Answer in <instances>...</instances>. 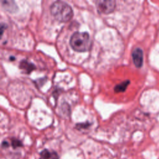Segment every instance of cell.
<instances>
[{
    "instance_id": "cell-9",
    "label": "cell",
    "mask_w": 159,
    "mask_h": 159,
    "mask_svg": "<svg viewBox=\"0 0 159 159\" xmlns=\"http://www.w3.org/2000/svg\"><path fill=\"white\" fill-rule=\"evenodd\" d=\"M11 145L14 149H16L17 147H22V143L21 141L17 139H11Z\"/></svg>"
},
{
    "instance_id": "cell-7",
    "label": "cell",
    "mask_w": 159,
    "mask_h": 159,
    "mask_svg": "<svg viewBox=\"0 0 159 159\" xmlns=\"http://www.w3.org/2000/svg\"><path fill=\"white\" fill-rule=\"evenodd\" d=\"M2 5L6 11L10 13H14L17 10V6L13 1H3Z\"/></svg>"
},
{
    "instance_id": "cell-1",
    "label": "cell",
    "mask_w": 159,
    "mask_h": 159,
    "mask_svg": "<svg viewBox=\"0 0 159 159\" xmlns=\"http://www.w3.org/2000/svg\"><path fill=\"white\" fill-rule=\"evenodd\" d=\"M50 11L53 17L62 22L69 21L73 16L72 7L64 2L58 1L54 2L51 5Z\"/></svg>"
},
{
    "instance_id": "cell-3",
    "label": "cell",
    "mask_w": 159,
    "mask_h": 159,
    "mask_svg": "<svg viewBox=\"0 0 159 159\" xmlns=\"http://www.w3.org/2000/svg\"><path fill=\"white\" fill-rule=\"evenodd\" d=\"M98 11L102 14H110L114 11L116 7V2L113 0H99L96 2Z\"/></svg>"
},
{
    "instance_id": "cell-6",
    "label": "cell",
    "mask_w": 159,
    "mask_h": 159,
    "mask_svg": "<svg viewBox=\"0 0 159 159\" xmlns=\"http://www.w3.org/2000/svg\"><path fill=\"white\" fill-rule=\"evenodd\" d=\"M19 68L24 70L26 73H30L36 69V67L33 64H31L25 60H22L21 62Z\"/></svg>"
},
{
    "instance_id": "cell-5",
    "label": "cell",
    "mask_w": 159,
    "mask_h": 159,
    "mask_svg": "<svg viewBox=\"0 0 159 159\" xmlns=\"http://www.w3.org/2000/svg\"><path fill=\"white\" fill-rule=\"evenodd\" d=\"M40 155L41 159H59V156L56 152L50 151L48 149L43 150L40 153Z\"/></svg>"
},
{
    "instance_id": "cell-4",
    "label": "cell",
    "mask_w": 159,
    "mask_h": 159,
    "mask_svg": "<svg viewBox=\"0 0 159 159\" xmlns=\"http://www.w3.org/2000/svg\"><path fill=\"white\" fill-rule=\"evenodd\" d=\"M132 60L137 68H141L143 65L144 62V53L141 48H135L132 54Z\"/></svg>"
},
{
    "instance_id": "cell-8",
    "label": "cell",
    "mask_w": 159,
    "mask_h": 159,
    "mask_svg": "<svg viewBox=\"0 0 159 159\" xmlns=\"http://www.w3.org/2000/svg\"><path fill=\"white\" fill-rule=\"evenodd\" d=\"M130 83V81L127 80H125L124 82H122V83L116 85V87L114 88V90L116 93H121V92H124L127 87H128V85Z\"/></svg>"
},
{
    "instance_id": "cell-10",
    "label": "cell",
    "mask_w": 159,
    "mask_h": 159,
    "mask_svg": "<svg viewBox=\"0 0 159 159\" xmlns=\"http://www.w3.org/2000/svg\"><path fill=\"white\" fill-rule=\"evenodd\" d=\"M10 146V144L7 141H4L3 142H2V147L3 148H7Z\"/></svg>"
},
{
    "instance_id": "cell-2",
    "label": "cell",
    "mask_w": 159,
    "mask_h": 159,
    "mask_svg": "<svg viewBox=\"0 0 159 159\" xmlns=\"http://www.w3.org/2000/svg\"><path fill=\"white\" fill-rule=\"evenodd\" d=\"M70 44L74 50L84 52L91 49L92 42L88 33L86 32H76L72 36Z\"/></svg>"
}]
</instances>
